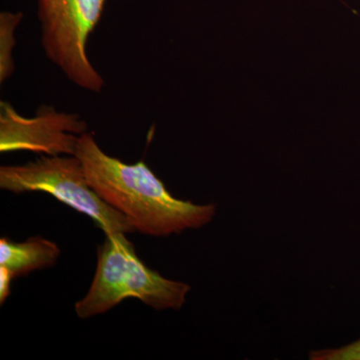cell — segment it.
<instances>
[{"label": "cell", "instance_id": "1", "mask_svg": "<svg viewBox=\"0 0 360 360\" xmlns=\"http://www.w3.org/2000/svg\"><path fill=\"white\" fill-rule=\"evenodd\" d=\"M75 155L82 161L90 186L124 214L135 231L169 236L205 226L217 212L215 205H194L174 198L143 161L127 165L106 155L89 132L80 135Z\"/></svg>", "mask_w": 360, "mask_h": 360}, {"label": "cell", "instance_id": "2", "mask_svg": "<svg viewBox=\"0 0 360 360\" xmlns=\"http://www.w3.org/2000/svg\"><path fill=\"white\" fill-rule=\"evenodd\" d=\"M188 284L170 281L139 259L125 233L108 234L97 248L96 276L87 295L75 303L82 319L110 311L122 300L137 298L156 310L181 309Z\"/></svg>", "mask_w": 360, "mask_h": 360}, {"label": "cell", "instance_id": "3", "mask_svg": "<svg viewBox=\"0 0 360 360\" xmlns=\"http://www.w3.org/2000/svg\"><path fill=\"white\" fill-rule=\"evenodd\" d=\"M0 188L20 194L42 191L84 213L108 234L135 231L129 219L105 202L90 186L75 155L41 156L22 165L0 167Z\"/></svg>", "mask_w": 360, "mask_h": 360}, {"label": "cell", "instance_id": "4", "mask_svg": "<svg viewBox=\"0 0 360 360\" xmlns=\"http://www.w3.org/2000/svg\"><path fill=\"white\" fill-rule=\"evenodd\" d=\"M106 0H39L41 44L47 58L80 89L101 92L104 82L90 63L86 44Z\"/></svg>", "mask_w": 360, "mask_h": 360}, {"label": "cell", "instance_id": "5", "mask_svg": "<svg viewBox=\"0 0 360 360\" xmlns=\"http://www.w3.org/2000/svg\"><path fill=\"white\" fill-rule=\"evenodd\" d=\"M87 125L77 115L42 106L34 117H25L6 101L0 103V150H30L56 156L75 155Z\"/></svg>", "mask_w": 360, "mask_h": 360}, {"label": "cell", "instance_id": "6", "mask_svg": "<svg viewBox=\"0 0 360 360\" xmlns=\"http://www.w3.org/2000/svg\"><path fill=\"white\" fill-rule=\"evenodd\" d=\"M59 255L56 243L39 236L20 243L0 239V266L8 269L14 278L53 266Z\"/></svg>", "mask_w": 360, "mask_h": 360}, {"label": "cell", "instance_id": "7", "mask_svg": "<svg viewBox=\"0 0 360 360\" xmlns=\"http://www.w3.org/2000/svg\"><path fill=\"white\" fill-rule=\"evenodd\" d=\"M22 20V13L0 14V82L4 84L13 75L14 63L13 51L15 45L14 32Z\"/></svg>", "mask_w": 360, "mask_h": 360}, {"label": "cell", "instance_id": "8", "mask_svg": "<svg viewBox=\"0 0 360 360\" xmlns=\"http://www.w3.org/2000/svg\"><path fill=\"white\" fill-rule=\"evenodd\" d=\"M311 360H360V340L347 347L315 350L310 352Z\"/></svg>", "mask_w": 360, "mask_h": 360}, {"label": "cell", "instance_id": "9", "mask_svg": "<svg viewBox=\"0 0 360 360\" xmlns=\"http://www.w3.org/2000/svg\"><path fill=\"white\" fill-rule=\"evenodd\" d=\"M14 278L11 272L4 266H0V302L4 304L11 295V284Z\"/></svg>", "mask_w": 360, "mask_h": 360}]
</instances>
